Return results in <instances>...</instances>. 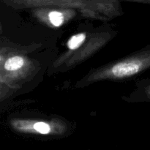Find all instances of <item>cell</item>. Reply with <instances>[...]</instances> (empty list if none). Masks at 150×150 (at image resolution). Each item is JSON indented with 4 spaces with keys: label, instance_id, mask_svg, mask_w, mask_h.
I'll return each instance as SVG.
<instances>
[{
    "label": "cell",
    "instance_id": "cell-1",
    "mask_svg": "<svg viewBox=\"0 0 150 150\" xmlns=\"http://www.w3.org/2000/svg\"><path fill=\"white\" fill-rule=\"evenodd\" d=\"M116 1L113 0H0V6L23 7L29 6L57 5L76 7L92 11H111L114 10Z\"/></svg>",
    "mask_w": 150,
    "mask_h": 150
},
{
    "label": "cell",
    "instance_id": "cell-2",
    "mask_svg": "<svg viewBox=\"0 0 150 150\" xmlns=\"http://www.w3.org/2000/svg\"><path fill=\"white\" fill-rule=\"evenodd\" d=\"M24 64V59L20 56H14L7 59L3 64V67L7 71H16L21 68Z\"/></svg>",
    "mask_w": 150,
    "mask_h": 150
},
{
    "label": "cell",
    "instance_id": "cell-3",
    "mask_svg": "<svg viewBox=\"0 0 150 150\" xmlns=\"http://www.w3.org/2000/svg\"><path fill=\"white\" fill-rule=\"evenodd\" d=\"M85 39H86L85 34L81 33L73 35V37L70 38V39L67 42V47L70 50L77 49L78 48H79L83 44Z\"/></svg>",
    "mask_w": 150,
    "mask_h": 150
},
{
    "label": "cell",
    "instance_id": "cell-4",
    "mask_svg": "<svg viewBox=\"0 0 150 150\" xmlns=\"http://www.w3.org/2000/svg\"><path fill=\"white\" fill-rule=\"evenodd\" d=\"M48 19H49L51 24L54 25V26L58 27V26H61L63 22H64V16L62 12L54 10V11H51L49 13Z\"/></svg>",
    "mask_w": 150,
    "mask_h": 150
},
{
    "label": "cell",
    "instance_id": "cell-5",
    "mask_svg": "<svg viewBox=\"0 0 150 150\" xmlns=\"http://www.w3.org/2000/svg\"><path fill=\"white\" fill-rule=\"evenodd\" d=\"M34 128L41 134H48L51 131V127L47 123L42 122H39L35 123L34 125Z\"/></svg>",
    "mask_w": 150,
    "mask_h": 150
},
{
    "label": "cell",
    "instance_id": "cell-6",
    "mask_svg": "<svg viewBox=\"0 0 150 150\" xmlns=\"http://www.w3.org/2000/svg\"><path fill=\"white\" fill-rule=\"evenodd\" d=\"M113 1H117V0H113ZM126 1H136V2L146 3V4H150V0H126Z\"/></svg>",
    "mask_w": 150,
    "mask_h": 150
},
{
    "label": "cell",
    "instance_id": "cell-7",
    "mask_svg": "<svg viewBox=\"0 0 150 150\" xmlns=\"http://www.w3.org/2000/svg\"><path fill=\"white\" fill-rule=\"evenodd\" d=\"M1 57L0 56V62H1Z\"/></svg>",
    "mask_w": 150,
    "mask_h": 150
}]
</instances>
